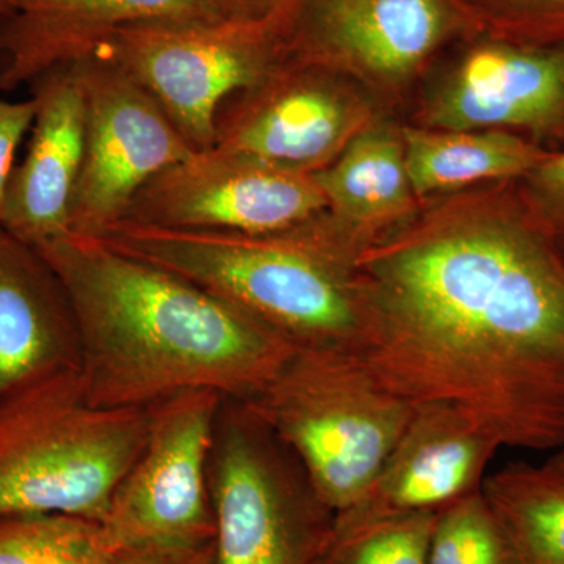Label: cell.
I'll return each mask as SVG.
<instances>
[{
	"mask_svg": "<svg viewBox=\"0 0 564 564\" xmlns=\"http://www.w3.org/2000/svg\"><path fill=\"white\" fill-rule=\"evenodd\" d=\"M328 209L314 173L217 150L195 152L141 187L124 220L174 229L291 231Z\"/></svg>",
	"mask_w": 564,
	"mask_h": 564,
	"instance_id": "30bf717a",
	"label": "cell"
},
{
	"mask_svg": "<svg viewBox=\"0 0 564 564\" xmlns=\"http://www.w3.org/2000/svg\"><path fill=\"white\" fill-rule=\"evenodd\" d=\"M281 3L282 0H217L223 20H258Z\"/></svg>",
	"mask_w": 564,
	"mask_h": 564,
	"instance_id": "83f0119b",
	"label": "cell"
},
{
	"mask_svg": "<svg viewBox=\"0 0 564 564\" xmlns=\"http://www.w3.org/2000/svg\"><path fill=\"white\" fill-rule=\"evenodd\" d=\"M430 107L441 131L516 129L564 137V44L533 46L485 35L469 44Z\"/></svg>",
	"mask_w": 564,
	"mask_h": 564,
	"instance_id": "5bb4252c",
	"label": "cell"
},
{
	"mask_svg": "<svg viewBox=\"0 0 564 564\" xmlns=\"http://www.w3.org/2000/svg\"><path fill=\"white\" fill-rule=\"evenodd\" d=\"M73 307L88 400L139 410L210 389L247 402L296 347L199 285L66 234L35 248Z\"/></svg>",
	"mask_w": 564,
	"mask_h": 564,
	"instance_id": "7a4b0ae2",
	"label": "cell"
},
{
	"mask_svg": "<svg viewBox=\"0 0 564 564\" xmlns=\"http://www.w3.org/2000/svg\"><path fill=\"white\" fill-rule=\"evenodd\" d=\"M13 3L14 0H0V20H3L10 13Z\"/></svg>",
	"mask_w": 564,
	"mask_h": 564,
	"instance_id": "f546056e",
	"label": "cell"
},
{
	"mask_svg": "<svg viewBox=\"0 0 564 564\" xmlns=\"http://www.w3.org/2000/svg\"><path fill=\"white\" fill-rule=\"evenodd\" d=\"M437 511L334 530L318 564H426Z\"/></svg>",
	"mask_w": 564,
	"mask_h": 564,
	"instance_id": "603a6c76",
	"label": "cell"
},
{
	"mask_svg": "<svg viewBox=\"0 0 564 564\" xmlns=\"http://www.w3.org/2000/svg\"><path fill=\"white\" fill-rule=\"evenodd\" d=\"M215 564H318L334 511L243 402L223 399L210 456Z\"/></svg>",
	"mask_w": 564,
	"mask_h": 564,
	"instance_id": "8992f818",
	"label": "cell"
},
{
	"mask_svg": "<svg viewBox=\"0 0 564 564\" xmlns=\"http://www.w3.org/2000/svg\"><path fill=\"white\" fill-rule=\"evenodd\" d=\"M556 247H558L560 254L563 256L564 259V232L560 234L558 237H555Z\"/></svg>",
	"mask_w": 564,
	"mask_h": 564,
	"instance_id": "4dcf8cb0",
	"label": "cell"
},
{
	"mask_svg": "<svg viewBox=\"0 0 564 564\" xmlns=\"http://www.w3.org/2000/svg\"><path fill=\"white\" fill-rule=\"evenodd\" d=\"M469 33L455 0H289L285 58L400 82Z\"/></svg>",
	"mask_w": 564,
	"mask_h": 564,
	"instance_id": "8fae6325",
	"label": "cell"
},
{
	"mask_svg": "<svg viewBox=\"0 0 564 564\" xmlns=\"http://www.w3.org/2000/svg\"><path fill=\"white\" fill-rule=\"evenodd\" d=\"M243 403L299 459L334 513L370 485L415 411L340 348H295Z\"/></svg>",
	"mask_w": 564,
	"mask_h": 564,
	"instance_id": "5b68a950",
	"label": "cell"
},
{
	"mask_svg": "<svg viewBox=\"0 0 564 564\" xmlns=\"http://www.w3.org/2000/svg\"><path fill=\"white\" fill-rule=\"evenodd\" d=\"M35 98L21 102L0 101V231H2L3 204L11 172L14 169V158L25 133L31 131L35 118Z\"/></svg>",
	"mask_w": 564,
	"mask_h": 564,
	"instance_id": "484cf974",
	"label": "cell"
},
{
	"mask_svg": "<svg viewBox=\"0 0 564 564\" xmlns=\"http://www.w3.org/2000/svg\"><path fill=\"white\" fill-rule=\"evenodd\" d=\"M477 33L533 46L564 44V0H455Z\"/></svg>",
	"mask_w": 564,
	"mask_h": 564,
	"instance_id": "cb8c5ba5",
	"label": "cell"
},
{
	"mask_svg": "<svg viewBox=\"0 0 564 564\" xmlns=\"http://www.w3.org/2000/svg\"><path fill=\"white\" fill-rule=\"evenodd\" d=\"M516 564H564V474L554 464L511 463L481 485Z\"/></svg>",
	"mask_w": 564,
	"mask_h": 564,
	"instance_id": "ffe728a7",
	"label": "cell"
},
{
	"mask_svg": "<svg viewBox=\"0 0 564 564\" xmlns=\"http://www.w3.org/2000/svg\"><path fill=\"white\" fill-rule=\"evenodd\" d=\"M113 564H215L214 541L199 545H143L121 549Z\"/></svg>",
	"mask_w": 564,
	"mask_h": 564,
	"instance_id": "4316f807",
	"label": "cell"
},
{
	"mask_svg": "<svg viewBox=\"0 0 564 564\" xmlns=\"http://www.w3.org/2000/svg\"><path fill=\"white\" fill-rule=\"evenodd\" d=\"M32 137L11 172L2 231L43 247L69 234V212L84 165L87 106L79 68L70 62L33 82Z\"/></svg>",
	"mask_w": 564,
	"mask_h": 564,
	"instance_id": "9a60e30c",
	"label": "cell"
},
{
	"mask_svg": "<svg viewBox=\"0 0 564 564\" xmlns=\"http://www.w3.org/2000/svg\"><path fill=\"white\" fill-rule=\"evenodd\" d=\"M525 181L524 207L549 236L564 232V151H554Z\"/></svg>",
	"mask_w": 564,
	"mask_h": 564,
	"instance_id": "d4e9b609",
	"label": "cell"
},
{
	"mask_svg": "<svg viewBox=\"0 0 564 564\" xmlns=\"http://www.w3.org/2000/svg\"><path fill=\"white\" fill-rule=\"evenodd\" d=\"M328 68L282 61L258 84L234 93L215 117L212 150L251 161L315 173L344 150L350 106Z\"/></svg>",
	"mask_w": 564,
	"mask_h": 564,
	"instance_id": "7c38bea8",
	"label": "cell"
},
{
	"mask_svg": "<svg viewBox=\"0 0 564 564\" xmlns=\"http://www.w3.org/2000/svg\"><path fill=\"white\" fill-rule=\"evenodd\" d=\"M500 445L454 404H415L413 419L361 496L334 516L351 530L395 516L440 511L484 485Z\"/></svg>",
	"mask_w": 564,
	"mask_h": 564,
	"instance_id": "4fadbf2b",
	"label": "cell"
},
{
	"mask_svg": "<svg viewBox=\"0 0 564 564\" xmlns=\"http://www.w3.org/2000/svg\"><path fill=\"white\" fill-rule=\"evenodd\" d=\"M549 463L554 464L556 469L562 470L564 474V445L555 452V455L552 456L551 462Z\"/></svg>",
	"mask_w": 564,
	"mask_h": 564,
	"instance_id": "f1b7e54d",
	"label": "cell"
},
{
	"mask_svg": "<svg viewBox=\"0 0 564 564\" xmlns=\"http://www.w3.org/2000/svg\"><path fill=\"white\" fill-rule=\"evenodd\" d=\"M223 399L195 389L152 406L143 448L101 521L115 551L214 541L210 456Z\"/></svg>",
	"mask_w": 564,
	"mask_h": 564,
	"instance_id": "ba28073f",
	"label": "cell"
},
{
	"mask_svg": "<svg viewBox=\"0 0 564 564\" xmlns=\"http://www.w3.org/2000/svg\"><path fill=\"white\" fill-rule=\"evenodd\" d=\"M404 162L417 195L455 191L474 182L522 180L552 152L508 131H419L403 137Z\"/></svg>",
	"mask_w": 564,
	"mask_h": 564,
	"instance_id": "ac0fdd59",
	"label": "cell"
},
{
	"mask_svg": "<svg viewBox=\"0 0 564 564\" xmlns=\"http://www.w3.org/2000/svg\"><path fill=\"white\" fill-rule=\"evenodd\" d=\"M79 366V332L61 280L39 250L0 231V400Z\"/></svg>",
	"mask_w": 564,
	"mask_h": 564,
	"instance_id": "e0dca14e",
	"label": "cell"
},
{
	"mask_svg": "<svg viewBox=\"0 0 564 564\" xmlns=\"http://www.w3.org/2000/svg\"><path fill=\"white\" fill-rule=\"evenodd\" d=\"M101 522L73 514L0 518V564H113Z\"/></svg>",
	"mask_w": 564,
	"mask_h": 564,
	"instance_id": "44dd1931",
	"label": "cell"
},
{
	"mask_svg": "<svg viewBox=\"0 0 564 564\" xmlns=\"http://www.w3.org/2000/svg\"><path fill=\"white\" fill-rule=\"evenodd\" d=\"M218 20L217 0H14L0 20V90L33 84L129 25Z\"/></svg>",
	"mask_w": 564,
	"mask_h": 564,
	"instance_id": "2e32d148",
	"label": "cell"
},
{
	"mask_svg": "<svg viewBox=\"0 0 564 564\" xmlns=\"http://www.w3.org/2000/svg\"><path fill=\"white\" fill-rule=\"evenodd\" d=\"M328 209L347 225L377 228L399 218L413 199L403 141L386 131H369L345 144L314 173Z\"/></svg>",
	"mask_w": 564,
	"mask_h": 564,
	"instance_id": "d6986e66",
	"label": "cell"
},
{
	"mask_svg": "<svg viewBox=\"0 0 564 564\" xmlns=\"http://www.w3.org/2000/svg\"><path fill=\"white\" fill-rule=\"evenodd\" d=\"M99 240L220 296L293 347H355L358 311L350 272L304 225L243 234L120 221Z\"/></svg>",
	"mask_w": 564,
	"mask_h": 564,
	"instance_id": "3957f363",
	"label": "cell"
},
{
	"mask_svg": "<svg viewBox=\"0 0 564 564\" xmlns=\"http://www.w3.org/2000/svg\"><path fill=\"white\" fill-rule=\"evenodd\" d=\"M288 32L289 0H282L258 20L129 25L96 50L140 82L199 152L214 144L221 104L285 61Z\"/></svg>",
	"mask_w": 564,
	"mask_h": 564,
	"instance_id": "52a82bcc",
	"label": "cell"
},
{
	"mask_svg": "<svg viewBox=\"0 0 564 564\" xmlns=\"http://www.w3.org/2000/svg\"><path fill=\"white\" fill-rule=\"evenodd\" d=\"M350 288L351 352L378 383L454 404L500 447L564 445V259L524 204L369 245Z\"/></svg>",
	"mask_w": 564,
	"mask_h": 564,
	"instance_id": "6da1fadb",
	"label": "cell"
},
{
	"mask_svg": "<svg viewBox=\"0 0 564 564\" xmlns=\"http://www.w3.org/2000/svg\"><path fill=\"white\" fill-rule=\"evenodd\" d=\"M74 63L84 85L87 131L69 234L99 239L124 220L148 181L198 151L147 88L101 51Z\"/></svg>",
	"mask_w": 564,
	"mask_h": 564,
	"instance_id": "9c48e42d",
	"label": "cell"
},
{
	"mask_svg": "<svg viewBox=\"0 0 564 564\" xmlns=\"http://www.w3.org/2000/svg\"><path fill=\"white\" fill-rule=\"evenodd\" d=\"M151 408L110 410L88 400L79 367L0 400V518L73 514L102 521L135 462Z\"/></svg>",
	"mask_w": 564,
	"mask_h": 564,
	"instance_id": "277c9868",
	"label": "cell"
},
{
	"mask_svg": "<svg viewBox=\"0 0 564 564\" xmlns=\"http://www.w3.org/2000/svg\"><path fill=\"white\" fill-rule=\"evenodd\" d=\"M426 564H516L481 488L437 511Z\"/></svg>",
	"mask_w": 564,
	"mask_h": 564,
	"instance_id": "7402d4cb",
	"label": "cell"
}]
</instances>
